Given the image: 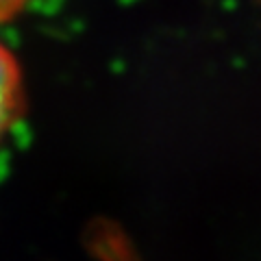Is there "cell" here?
I'll return each instance as SVG.
<instances>
[{"mask_svg": "<svg viewBox=\"0 0 261 261\" xmlns=\"http://www.w3.org/2000/svg\"><path fill=\"white\" fill-rule=\"evenodd\" d=\"M24 109H27V85L22 65L11 48L0 42V144L22 120Z\"/></svg>", "mask_w": 261, "mask_h": 261, "instance_id": "1", "label": "cell"}, {"mask_svg": "<svg viewBox=\"0 0 261 261\" xmlns=\"http://www.w3.org/2000/svg\"><path fill=\"white\" fill-rule=\"evenodd\" d=\"M35 0H0V22H11L29 9Z\"/></svg>", "mask_w": 261, "mask_h": 261, "instance_id": "2", "label": "cell"}]
</instances>
